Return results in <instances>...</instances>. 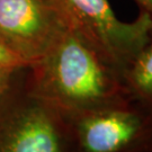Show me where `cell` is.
<instances>
[{"label": "cell", "instance_id": "obj_1", "mask_svg": "<svg viewBox=\"0 0 152 152\" xmlns=\"http://www.w3.org/2000/svg\"><path fill=\"white\" fill-rule=\"evenodd\" d=\"M28 69L29 94L64 116L131 102L122 71L71 28Z\"/></svg>", "mask_w": 152, "mask_h": 152}, {"label": "cell", "instance_id": "obj_2", "mask_svg": "<svg viewBox=\"0 0 152 152\" xmlns=\"http://www.w3.org/2000/svg\"><path fill=\"white\" fill-rule=\"evenodd\" d=\"M69 28L80 34L118 70L123 71L152 39V18L140 11L133 22L115 15L108 0H50Z\"/></svg>", "mask_w": 152, "mask_h": 152}, {"label": "cell", "instance_id": "obj_3", "mask_svg": "<svg viewBox=\"0 0 152 152\" xmlns=\"http://www.w3.org/2000/svg\"><path fill=\"white\" fill-rule=\"evenodd\" d=\"M64 117L78 152H152V113L133 102Z\"/></svg>", "mask_w": 152, "mask_h": 152}, {"label": "cell", "instance_id": "obj_4", "mask_svg": "<svg viewBox=\"0 0 152 152\" xmlns=\"http://www.w3.org/2000/svg\"><path fill=\"white\" fill-rule=\"evenodd\" d=\"M70 124L50 104L28 92L0 108V152H71ZM78 151V150H77Z\"/></svg>", "mask_w": 152, "mask_h": 152}, {"label": "cell", "instance_id": "obj_5", "mask_svg": "<svg viewBox=\"0 0 152 152\" xmlns=\"http://www.w3.org/2000/svg\"><path fill=\"white\" fill-rule=\"evenodd\" d=\"M69 29L50 0H0V41L28 68Z\"/></svg>", "mask_w": 152, "mask_h": 152}, {"label": "cell", "instance_id": "obj_6", "mask_svg": "<svg viewBox=\"0 0 152 152\" xmlns=\"http://www.w3.org/2000/svg\"><path fill=\"white\" fill-rule=\"evenodd\" d=\"M131 102L152 113V39L123 71Z\"/></svg>", "mask_w": 152, "mask_h": 152}, {"label": "cell", "instance_id": "obj_7", "mask_svg": "<svg viewBox=\"0 0 152 152\" xmlns=\"http://www.w3.org/2000/svg\"><path fill=\"white\" fill-rule=\"evenodd\" d=\"M24 69L28 68H12L0 65V102L7 96L16 76Z\"/></svg>", "mask_w": 152, "mask_h": 152}, {"label": "cell", "instance_id": "obj_8", "mask_svg": "<svg viewBox=\"0 0 152 152\" xmlns=\"http://www.w3.org/2000/svg\"><path fill=\"white\" fill-rule=\"evenodd\" d=\"M0 65L12 66V68H28V65L20 58H18L12 51L8 49L1 41H0Z\"/></svg>", "mask_w": 152, "mask_h": 152}, {"label": "cell", "instance_id": "obj_9", "mask_svg": "<svg viewBox=\"0 0 152 152\" xmlns=\"http://www.w3.org/2000/svg\"><path fill=\"white\" fill-rule=\"evenodd\" d=\"M134 1L140 7V11L147 12L152 18V0H134Z\"/></svg>", "mask_w": 152, "mask_h": 152}]
</instances>
